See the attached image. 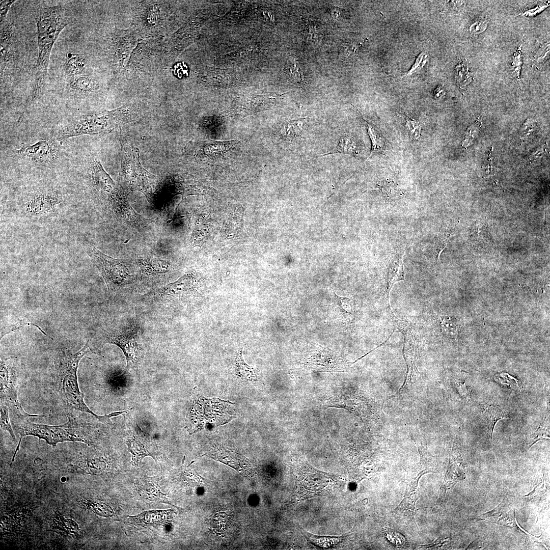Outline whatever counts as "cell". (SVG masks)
Returning <instances> with one entry per match:
<instances>
[{
    "label": "cell",
    "mask_w": 550,
    "mask_h": 550,
    "mask_svg": "<svg viewBox=\"0 0 550 550\" xmlns=\"http://www.w3.org/2000/svg\"><path fill=\"white\" fill-rule=\"evenodd\" d=\"M1 403L6 404L21 419L30 417H45L30 415L24 411L20 403L17 394L16 372L14 368L6 361H1Z\"/></svg>",
    "instance_id": "ba28073f"
},
{
    "label": "cell",
    "mask_w": 550,
    "mask_h": 550,
    "mask_svg": "<svg viewBox=\"0 0 550 550\" xmlns=\"http://www.w3.org/2000/svg\"><path fill=\"white\" fill-rule=\"evenodd\" d=\"M476 519L477 520H484L509 528L519 529V526L516 521L515 513L514 515L512 514L507 497H505L501 503L496 508L481 514Z\"/></svg>",
    "instance_id": "9a60e30c"
},
{
    "label": "cell",
    "mask_w": 550,
    "mask_h": 550,
    "mask_svg": "<svg viewBox=\"0 0 550 550\" xmlns=\"http://www.w3.org/2000/svg\"><path fill=\"white\" fill-rule=\"evenodd\" d=\"M406 127L409 136L413 140L418 139L421 135V124L414 120L406 118Z\"/></svg>",
    "instance_id": "60d3db41"
},
{
    "label": "cell",
    "mask_w": 550,
    "mask_h": 550,
    "mask_svg": "<svg viewBox=\"0 0 550 550\" xmlns=\"http://www.w3.org/2000/svg\"><path fill=\"white\" fill-rule=\"evenodd\" d=\"M210 224L205 215H201L196 222L193 232L190 243L194 246H201L209 233Z\"/></svg>",
    "instance_id": "cb8c5ba5"
},
{
    "label": "cell",
    "mask_w": 550,
    "mask_h": 550,
    "mask_svg": "<svg viewBox=\"0 0 550 550\" xmlns=\"http://www.w3.org/2000/svg\"><path fill=\"white\" fill-rule=\"evenodd\" d=\"M137 332L133 331L116 332L106 336L104 343L116 345L123 352L126 360L124 374L139 361L141 353V347L138 341Z\"/></svg>",
    "instance_id": "8fae6325"
},
{
    "label": "cell",
    "mask_w": 550,
    "mask_h": 550,
    "mask_svg": "<svg viewBox=\"0 0 550 550\" xmlns=\"http://www.w3.org/2000/svg\"><path fill=\"white\" fill-rule=\"evenodd\" d=\"M235 372L236 375L242 379L250 381L257 380L256 371L244 362L241 350L237 353L235 359Z\"/></svg>",
    "instance_id": "4316f807"
},
{
    "label": "cell",
    "mask_w": 550,
    "mask_h": 550,
    "mask_svg": "<svg viewBox=\"0 0 550 550\" xmlns=\"http://www.w3.org/2000/svg\"><path fill=\"white\" fill-rule=\"evenodd\" d=\"M337 305L342 317L346 320H350L353 314L351 300L348 297L339 296L334 293Z\"/></svg>",
    "instance_id": "d6a6232c"
},
{
    "label": "cell",
    "mask_w": 550,
    "mask_h": 550,
    "mask_svg": "<svg viewBox=\"0 0 550 550\" xmlns=\"http://www.w3.org/2000/svg\"><path fill=\"white\" fill-rule=\"evenodd\" d=\"M145 2L135 12L134 23L140 33L150 36L160 33L166 25L168 8L165 2Z\"/></svg>",
    "instance_id": "8992f818"
},
{
    "label": "cell",
    "mask_w": 550,
    "mask_h": 550,
    "mask_svg": "<svg viewBox=\"0 0 550 550\" xmlns=\"http://www.w3.org/2000/svg\"><path fill=\"white\" fill-rule=\"evenodd\" d=\"M23 419L17 427L20 435V439L14 453L15 457L21 442V438L26 435H33L39 439L45 440L48 444L56 446L58 443L65 441H79L87 443L85 437L80 434L75 427L76 425L73 420L70 419L68 422L62 425L52 426L36 424Z\"/></svg>",
    "instance_id": "5b68a950"
},
{
    "label": "cell",
    "mask_w": 550,
    "mask_h": 550,
    "mask_svg": "<svg viewBox=\"0 0 550 550\" xmlns=\"http://www.w3.org/2000/svg\"><path fill=\"white\" fill-rule=\"evenodd\" d=\"M32 325L33 326H35L37 327L39 329V330L41 332H42L44 335L50 337L49 336H48L45 333V332L42 329V328L39 326L37 325V324H35L34 323H31V322L29 323V322H22L21 323L18 322V323H15V324H11V325H9L8 326L6 327L5 328H3V330L1 331V339H2L5 335H6L7 334H9V333H11V332H13V331H14L15 330H17V329L22 327L23 325Z\"/></svg>",
    "instance_id": "7bdbcfd3"
},
{
    "label": "cell",
    "mask_w": 550,
    "mask_h": 550,
    "mask_svg": "<svg viewBox=\"0 0 550 550\" xmlns=\"http://www.w3.org/2000/svg\"><path fill=\"white\" fill-rule=\"evenodd\" d=\"M548 6V5H542L540 6H537L536 7L526 11L522 13V16L526 17H534L536 14L539 13L543 10H544Z\"/></svg>",
    "instance_id": "c3c4849f"
},
{
    "label": "cell",
    "mask_w": 550,
    "mask_h": 550,
    "mask_svg": "<svg viewBox=\"0 0 550 550\" xmlns=\"http://www.w3.org/2000/svg\"><path fill=\"white\" fill-rule=\"evenodd\" d=\"M417 490L407 489L404 498L400 504L393 511V513L399 518L410 520L416 524L415 518V504L417 500Z\"/></svg>",
    "instance_id": "ac0fdd59"
},
{
    "label": "cell",
    "mask_w": 550,
    "mask_h": 550,
    "mask_svg": "<svg viewBox=\"0 0 550 550\" xmlns=\"http://www.w3.org/2000/svg\"><path fill=\"white\" fill-rule=\"evenodd\" d=\"M442 332L447 336L454 337L458 334V323L454 317L439 316Z\"/></svg>",
    "instance_id": "836d02e7"
},
{
    "label": "cell",
    "mask_w": 550,
    "mask_h": 550,
    "mask_svg": "<svg viewBox=\"0 0 550 550\" xmlns=\"http://www.w3.org/2000/svg\"><path fill=\"white\" fill-rule=\"evenodd\" d=\"M387 539L396 546H401L405 543L404 537L400 533L388 529L385 531Z\"/></svg>",
    "instance_id": "f6af8a7d"
},
{
    "label": "cell",
    "mask_w": 550,
    "mask_h": 550,
    "mask_svg": "<svg viewBox=\"0 0 550 550\" xmlns=\"http://www.w3.org/2000/svg\"><path fill=\"white\" fill-rule=\"evenodd\" d=\"M136 36L129 30L119 31L112 38V50L113 63L121 70L128 61L133 49L137 45Z\"/></svg>",
    "instance_id": "4fadbf2b"
},
{
    "label": "cell",
    "mask_w": 550,
    "mask_h": 550,
    "mask_svg": "<svg viewBox=\"0 0 550 550\" xmlns=\"http://www.w3.org/2000/svg\"><path fill=\"white\" fill-rule=\"evenodd\" d=\"M434 94L436 97H439L441 95L444 94V90L442 88L437 87L434 91Z\"/></svg>",
    "instance_id": "f5cc1de1"
},
{
    "label": "cell",
    "mask_w": 550,
    "mask_h": 550,
    "mask_svg": "<svg viewBox=\"0 0 550 550\" xmlns=\"http://www.w3.org/2000/svg\"><path fill=\"white\" fill-rule=\"evenodd\" d=\"M487 25L488 21L486 18H481L471 25L470 32L473 35L481 34L487 29Z\"/></svg>",
    "instance_id": "ee69618b"
},
{
    "label": "cell",
    "mask_w": 550,
    "mask_h": 550,
    "mask_svg": "<svg viewBox=\"0 0 550 550\" xmlns=\"http://www.w3.org/2000/svg\"><path fill=\"white\" fill-rule=\"evenodd\" d=\"M455 79L459 88L465 90L472 81L473 77L469 64L465 60H461L455 67Z\"/></svg>",
    "instance_id": "83f0119b"
},
{
    "label": "cell",
    "mask_w": 550,
    "mask_h": 550,
    "mask_svg": "<svg viewBox=\"0 0 550 550\" xmlns=\"http://www.w3.org/2000/svg\"><path fill=\"white\" fill-rule=\"evenodd\" d=\"M426 57V56L425 55V53H421L417 58L415 64L413 65L411 69L409 71L408 74L412 73L414 72L416 70L421 68V67H423L425 63V61H423V60L425 59Z\"/></svg>",
    "instance_id": "681fc988"
},
{
    "label": "cell",
    "mask_w": 550,
    "mask_h": 550,
    "mask_svg": "<svg viewBox=\"0 0 550 550\" xmlns=\"http://www.w3.org/2000/svg\"><path fill=\"white\" fill-rule=\"evenodd\" d=\"M549 438V427L544 420L538 427L535 431L530 436L529 448H531L537 442Z\"/></svg>",
    "instance_id": "e575fe53"
},
{
    "label": "cell",
    "mask_w": 550,
    "mask_h": 550,
    "mask_svg": "<svg viewBox=\"0 0 550 550\" xmlns=\"http://www.w3.org/2000/svg\"><path fill=\"white\" fill-rule=\"evenodd\" d=\"M191 281L189 276H184L176 282L166 285L161 289L160 294L164 296L178 294L189 287L191 284Z\"/></svg>",
    "instance_id": "f546056e"
},
{
    "label": "cell",
    "mask_w": 550,
    "mask_h": 550,
    "mask_svg": "<svg viewBox=\"0 0 550 550\" xmlns=\"http://www.w3.org/2000/svg\"><path fill=\"white\" fill-rule=\"evenodd\" d=\"M121 163L120 175L130 189L140 191L147 198L154 188L156 178L142 166L139 149L120 134Z\"/></svg>",
    "instance_id": "277c9868"
},
{
    "label": "cell",
    "mask_w": 550,
    "mask_h": 550,
    "mask_svg": "<svg viewBox=\"0 0 550 550\" xmlns=\"http://www.w3.org/2000/svg\"><path fill=\"white\" fill-rule=\"evenodd\" d=\"M236 141L208 143L203 147L202 153L207 156L224 155L232 151L236 147Z\"/></svg>",
    "instance_id": "603a6c76"
},
{
    "label": "cell",
    "mask_w": 550,
    "mask_h": 550,
    "mask_svg": "<svg viewBox=\"0 0 550 550\" xmlns=\"http://www.w3.org/2000/svg\"><path fill=\"white\" fill-rule=\"evenodd\" d=\"M449 538H441L437 539L436 540L434 541L432 543H430V544H429L420 545L419 547L420 548H424V549L429 548H432V547H436V546L437 547H441L444 544L448 542L449 541Z\"/></svg>",
    "instance_id": "f907efd6"
},
{
    "label": "cell",
    "mask_w": 550,
    "mask_h": 550,
    "mask_svg": "<svg viewBox=\"0 0 550 550\" xmlns=\"http://www.w3.org/2000/svg\"><path fill=\"white\" fill-rule=\"evenodd\" d=\"M402 256L403 253L397 255L388 266L386 288L388 300L390 291L394 284L397 282L404 280Z\"/></svg>",
    "instance_id": "d6986e66"
},
{
    "label": "cell",
    "mask_w": 550,
    "mask_h": 550,
    "mask_svg": "<svg viewBox=\"0 0 550 550\" xmlns=\"http://www.w3.org/2000/svg\"><path fill=\"white\" fill-rule=\"evenodd\" d=\"M60 202V198L54 194L37 193L28 202L26 210L32 215H43L52 211Z\"/></svg>",
    "instance_id": "2e32d148"
},
{
    "label": "cell",
    "mask_w": 550,
    "mask_h": 550,
    "mask_svg": "<svg viewBox=\"0 0 550 550\" xmlns=\"http://www.w3.org/2000/svg\"><path fill=\"white\" fill-rule=\"evenodd\" d=\"M307 118L291 120L286 122L282 128V134L286 139L293 141L301 135Z\"/></svg>",
    "instance_id": "d4e9b609"
},
{
    "label": "cell",
    "mask_w": 550,
    "mask_h": 550,
    "mask_svg": "<svg viewBox=\"0 0 550 550\" xmlns=\"http://www.w3.org/2000/svg\"><path fill=\"white\" fill-rule=\"evenodd\" d=\"M356 146L352 139L347 135H344L339 141L337 146L328 153L321 155H326L330 154L341 153L345 154H355Z\"/></svg>",
    "instance_id": "4dcf8cb0"
},
{
    "label": "cell",
    "mask_w": 550,
    "mask_h": 550,
    "mask_svg": "<svg viewBox=\"0 0 550 550\" xmlns=\"http://www.w3.org/2000/svg\"><path fill=\"white\" fill-rule=\"evenodd\" d=\"M546 483V478L545 474H543L542 477H541L535 484V486L532 491L529 493L528 494L524 496V497H527L528 499H533L535 497L544 493V486Z\"/></svg>",
    "instance_id": "b9f144b4"
},
{
    "label": "cell",
    "mask_w": 550,
    "mask_h": 550,
    "mask_svg": "<svg viewBox=\"0 0 550 550\" xmlns=\"http://www.w3.org/2000/svg\"><path fill=\"white\" fill-rule=\"evenodd\" d=\"M243 225V210L241 208L236 209L229 218L225 225V233L228 237L236 236L241 230Z\"/></svg>",
    "instance_id": "f1b7e54d"
},
{
    "label": "cell",
    "mask_w": 550,
    "mask_h": 550,
    "mask_svg": "<svg viewBox=\"0 0 550 550\" xmlns=\"http://www.w3.org/2000/svg\"><path fill=\"white\" fill-rule=\"evenodd\" d=\"M92 177L96 189L108 198L117 188L115 182L104 170L100 161L95 158L92 166Z\"/></svg>",
    "instance_id": "e0dca14e"
},
{
    "label": "cell",
    "mask_w": 550,
    "mask_h": 550,
    "mask_svg": "<svg viewBox=\"0 0 550 550\" xmlns=\"http://www.w3.org/2000/svg\"><path fill=\"white\" fill-rule=\"evenodd\" d=\"M1 427L3 429L7 431L9 433L13 441H16L15 436L9 419V407L3 403H1Z\"/></svg>",
    "instance_id": "8d00e7d4"
},
{
    "label": "cell",
    "mask_w": 550,
    "mask_h": 550,
    "mask_svg": "<svg viewBox=\"0 0 550 550\" xmlns=\"http://www.w3.org/2000/svg\"><path fill=\"white\" fill-rule=\"evenodd\" d=\"M484 416L486 420L488 431L490 435L491 444L493 430L497 423L500 420L510 419L505 411L499 405H489L485 407L483 411Z\"/></svg>",
    "instance_id": "ffe728a7"
},
{
    "label": "cell",
    "mask_w": 550,
    "mask_h": 550,
    "mask_svg": "<svg viewBox=\"0 0 550 550\" xmlns=\"http://www.w3.org/2000/svg\"><path fill=\"white\" fill-rule=\"evenodd\" d=\"M494 378L496 381L502 383L511 384V383L516 382L517 384V380L506 373L496 374L494 375Z\"/></svg>",
    "instance_id": "bcb514c9"
},
{
    "label": "cell",
    "mask_w": 550,
    "mask_h": 550,
    "mask_svg": "<svg viewBox=\"0 0 550 550\" xmlns=\"http://www.w3.org/2000/svg\"><path fill=\"white\" fill-rule=\"evenodd\" d=\"M93 258L103 277L109 294L125 283L129 277V270L123 261L108 256L95 248Z\"/></svg>",
    "instance_id": "52a82bcc"
},
{
    "label": "cell",
    "mask_w": 550,
    "mask_h": 550,
    "mask_svg": "<svg viewBox=\"0 0 550 550\" xmlns=\"http://www.w3.org/2000/svg\"><path fill=\"white\" fill-rule=\"evenodd\" d=\"M522 65V49L521 45L519 46L514 52L511 63L512 67V74L517 80H520V71Z\"/></svg>",
    "instance_id": "ab89813d"
},
{
    "label": "cell",
    "mask_w": 550,
    "mask_h": 550,
    "mask_svg": "<svg viewBox=\"0 0 550 550\" xmlns=\"http://www.w3.org/2000/svg\"><path fill=\"white\" fill-rule=\"evenodd\" d=\"M139 264L143 272L148 275L164 273L171 268L167 261L154 258H141Z\"/></svg>",
    "instance_id": "44dd1931"
},
{
    "label": "cell",
    "mask_w": 550,
    "mask_h": 550,
    "mask_svg": "<svg viewBox=\"0 0 550 550\" xmlns=\"http://www.w3.org/2000/svg\"><path fill=\"white\" fill-rule=\"evenodd\" d=\"M86 68L87 62L84 57L74 53H70L68 56L66 70L70 78L86 75Z\"/></svg>",
    "instance_id": "7402d4cb"
},
{
    "label": "cell",
    "mask_w": 550,
    "mask_h": 550,
    "mask_svg": "<svg viewBox=\"0 0 550 550\" xmlns=\"http://www.w3.org/2000/svg\"><path fill=\"white\" fill-rule=\"evenodd\" d=\"M367 126L368 133L372 142V150L369 156L370 157L374 151L379 150L383 147V142L381 138L371 124L367 122Z\"/></svg>",
    "instance_id": "74e56055"
},
{
    "label": "cell",
    "mask_w": 550,
    "mask_h": 550,
    "mask_svg": "<svg viewBox=\"0 0 550 550\" xmlns=\"http://www.w3.org/2000/svg\"><path fill=\"white\" fill-rule=\"evenodd\" d=\"M456 387H457V389L458 390V392L461 395V396H462L464 398H465L466 399H470V394L469 390H468V388L466 387L465 382H463V383L457 382L456 383Z\"/></svg>",
    "instance_id": "816d5d0a"
},
{
    "label": "cell",
    "mask_w": 550,
    "mask_h": 550,
    "mask_svg": "<svg viewBox=\"0 0 550 550\" xmlns=\"http://www.w3.org/2000/svg\"><path fill=\"white\" fill-rule=\"evenodd\" d=\"M33 15L37 25L39 54L33 101L44 88L53 45L62 31L69 23L67 13L61 6L38 8L34 11Z\"/></svg>",
    "instance_id": "6da1fadb"
},
{
    "label": "cell",
    "mask_w": 550,
    "mask_h": 550,
    "mask_svg": "<svg viewBox=\"0 0 550 550\" xmlns=\"http://www.w3.org/2000/svg\"><path fill=\"white\" fill-rule=\"evenodd\" d=\"M549 55V42H546L540 47L534 56L533 64L534 66H539L543 64Z\"/></svg>",
    "instance_id": "f35d334b"
},
{
    "label": "cell",
    "mask_w": 550,
    "mask_h": 550,
    "mask_svg": "<svg viewBox=\"0 0 550 550\" xmlns=\"http://www.w3.org/2000/svg\"><path fill=\"white\" fill-rule=\"evenodd\" d=\"M306 365L311 369L329 372L346 371L350 364L327 347L317 345L307 359Z\"/></svg>",
    "instance_id": "30bf717a"
},
{
    "label": "cell",
    "mask_w": 550,
    "mask_h": 550,
    "mask_svg": "<svg viewBox=\"0 0 550 550\" xmlns=\"http://www.w3.org/2000/svg\"><path fill=\"white\" fill-rule=\"evenodd\" d=\"M306 536L310 541L317 546L322 547H329L338 543L342 540V537L320 536L312 534L304 531Z\"/></svg>",
    "instance_id": "1f68e13d"
},
{
    "label": "cell",
    "mask_w": 550,
    "mask_h": 550,
    "mask_svg": "<svg viewBox=\"0 0 550 550\" xmlns=\"http://www.w3.org/2000/svg\"><path fill=\"white\" fill-rule=\"evenodd\" d=\"M137 116L138 111L130 105L87 115L67 126L57 139L60 141L81 135L109 133L136 120Z\"/></svg>",
    "instance_id": "7a4b0ae2"
},
{
    "label": "cell",
    "mask_w": 550,
    "mask_h": 550,
    "mask_svg": "<svg viewBox=\"0 0 550 550\" xmlns=\"http://www.w3.org/2000/svg\"><path fill=\"white\" fill-rule=\"evenodd\" d=\"M281 100L280 95L274 94L251 95L237 100L230 111L233 116H244L273 107Z\"/></svg>",
    "instance_id": "7c38bea8"
},
{
    "label": "cell",
    "mask_w": 550,
    "mask_h": 550,
    "mask_svg": "<svg viewBox=\"0 0 550 550\" xmlns=\"http://www.w3.org/2000/svg\"><path fill=\"white\" fill-rule=\"evenodd\" d=\"M60 152V145L55 140L45 139L22 146L17 153L38 166H54Z\"/></svg>",
    "instance_id": "9c48e42d"
},
{
    "label": "cell",
    "mask_w": 550,
    "mask_h": 550,
    "mask_svg": "<svg viewBox=\"0 0 550 550\" xmlns=\"http://www.w3.org/2000/svg\"><path fill=\"white\" fill-rule=\"evenodd\" d=\"M15 2V0L13 1H1V22H2L5 19L6 15L11 6V5Z\"/></svg>",
    "instance_id": "7dc6e473"
},
{
    "label": "cell",
    "mask_w": 550,
    "mask_h": 550,
    "mask_svg": "<svg viewBox=\"0 0 550 550\" xmlns=\"http://www.w3.org/2000/svg\"><path fill=\"white\" fill-rule=\"evenodd\" d=\"M287 70L289 71L290 77L294 82L299 84L303 82L304 77L301 68L296 59H291Z\"/></svg>",
    "instance_id": "d590c367"
},
{
    "label": "cell",
    "mask_w": 550,
    "mask_h": 550,
    "mask_svg": "<svg viewBox=\"0 0 550 550\" xmlns=\"http://www.w3.org/2000/svg\"><path fill=\"white\" fill-rule=\"evenodd\" d=\"M90 341L77 352L68 353L62 359L60 370L61 391L67 403L72 408L93 415L104 423H111L110 418L123 415L126 410L112 413L104 416L94 413L84 402V395L80 391L77 381V371L80 361L90 350Z\"/></svg>",
    "instance_id": "3957f363"
},
{
    "label": "cell",
    "mask_w": 550,
    "mask_h": 550,
    "mask_svg": "<svg viewBox=\"0 0 550 550\" xmlns=\"http://www.w3.org/2000/svg\"><path fill=\"white\" fill-rule=\"evenodd\" d=\"M71 88L82 92H91L98 88L97 80L88 75H81L70 78Z\"/></svg>",
    "instance_id": "484cf974"
},
{
    "label": "cell",
    "mask_w": 550,
    "mask_h": 550,
    "mask_svg": "<svg viewBox=\"0 0 550 550\" xmlns=\"http://www.w3.org/2000/svg\"><path fill=\"white\" fill-rule=\"evenodd\" d=\"M465 465L462 457L457 446L454 445L442 488L444 490H449L456 483L465 479Z\"/></svg>",
    "instance_id": "5bb4252c"
}]
</instances>
